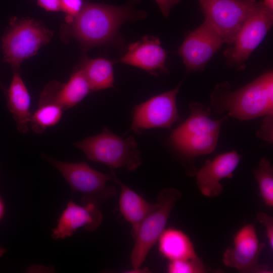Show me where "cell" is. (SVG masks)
<instances>
[{
    "instance_id": "obj_1",
    "label": "cell",
    "mask_w": 273,
    "mask_h": 273,
    "mask_svg": "<svg viewBox=\"0 0 273 273\" xmlns=\"http://www.w3.org/2000/svg\"><path fill=\"white\" fill-rule=\"evenodd\" d=\"M216 113L240 120L273 114V72H266L244 86L231 90L228 82L217 85L210 96Z\"/></svg>"
},
{
    "instance_id": "obj_2",
    "label": "cell",
    "mask_w": 273,
    "mask_h": 273,
    "mask_svg": "<svg viewBox=\"0 0 273 273\" xmlns=\"http://www.w3.org/2000/svg\"><path fill=\"white\" fill-rule=\"evenodd\" d=\"M133 1L122 6L89 3L70 24L69 34L86 48L108 42L124 22L133 18Z\"/></svg>"
},
{
    "instance_id": "obj_3",
    "label": "cell",
    "mask_w": 273,
    "mask_h": 273,
    "mask_svg": "<svg viewBox=\"0 0 273 273\" xmlns=\"http://www.w3.org/2000/svg\"><path fill=\"white\" fill-rule=\"evenodd\" d=\"M73 145L81 150L91 161L104 164L111 169H136L142 164L137 143L132 136L122 139L104 127L102 132Z\"/></svg>"
},
{
    "instance_id": "obj_4",
    "label": "cell",
    "mask_w": 273,
    "mask_h": 273,
    "mask_svg": "<svg viewBox=\"0 0 273 273\" xmlns=\"http://www.w3.org/2000/svg\"><path fill=\"white\" fill-rule=\"evenodd\" d=\"M181 197L173 188H166L159 194L155 206L141 223L134 237V244L130 254L132 272L145 270L141 267L153 246L165 229L174 205Z\"/></svg>"
},
{
    "instance_id": "obj_5",
    "label": "cell",
    "mask_w": 273,
    "mask_h": 273,
    "mask_svg": "<svg viewBox=\"0 0 273 273\" xmlns=\"http://www.w3.org/2000/svg\"><path fill=\"white\" fill-rule=\"evenodd\" d=\"M53 32L32 19H12L2 38L4 61L14 70L50 42Z\"/></svg>"
},
{
    "instance_id": "obj_6",
    "label": "cell",
    "mask_w": 273,
    "mask_h": 273,
    "mask_svg": "<svg viewBox=\"0 0 273 273\" xmlns=\"http://www.w3.org/2000/svg\"><path fill=\"white\" fill-rule=\"evenodd\" d=\"M47 161L62 175L74 192L83 194L82 204L94 203L99 205L114 197L115 189L107 186L112 175L99 172L85 162H66L42 155Z\"/></svg>"
},
{
    "instance_id": "obj_7",
    "label": "cell",
    "mask_w": 273,
    "mask_h": 273,
    "mask_svg": "<svg viewBox=\"0 0 273 273\" xmlns=\"http://www.w3.org/2000/svg\"><path fill=\"white\" fill-rule=\"evenodd\" d=\"M273 24V10L262 1L256 5L244 21L232 45L223 55L227 65L237 70H243L252 52L264 39Z\"/></svg>"
},
{
    "instance_id": "obj_8",
    "label": "cell",
    "mask_w": 273,
    "mask_h": 273,
    "mask_svg": "<svg viewBox=\"0 0 273 273\" xmlns=\"http://www.w3.org/2000/svg\"><path fill=\"white\" fill-rule=\"evenodd\" d=\"M205 21L223 42L232 46L244 21L255 8L256 0H198Z\"/></svg>"
},
{
    "instance_id": "obj_9",
    "label": "cell",
    "mask_w": 273,
    "mask_h": 273,
    "mask_svg": "<svg viewBox=\"0 0 273 273\" xmlns=\"http://www.w3.org/2000/svg\"><path fill=\"white\" fill-rule=\"evenodd\" d=\"M180 84L135 106L132 113L131 129L141 133L151 128L170 127L179 119L176 98Z\"/></svg>"
},
{
    "instance_id": "obj_10",
    "label": "cell",
    "mask_w": 273,
    "mask_h": 273,
    "mask_svg": "<svg viewBox=\"0 0 273 273\" xmlns=\"http://www.w3.org/2000/svg\"><path fill=\"white\" fill-rule=\"evenodd\" d=\"M223 43L217 32L204 21L187 34L178 50L187 71H203Z\"/></svg>"
},
{
    "instance_id": "obj_11",
    "label": "cell",
    "mask_w": 273,
    "mask_h": 273,
    "mask_svg": "<svg viewBox=\"0 0 273 273\" xmlns=\"http://www.w3.org/2000/svg\"><path fill=\"white\" fill-rule=\"evenodd\" d=\"M264 245L259 242L254 226L246 224L237 232L233 246L223 253V263L226 266L243 272H266L267 267L258 262Z\"/></svg>"
},
{
    "instance_id": "obj_12",
    "label": "cell",
    "mask_w": 273,
    "mask_h": 273,
    "mask_svg": "<svg viewBox=\"0 0 273 273\" xmlns=\"http://www.w3.org/2000/svg\"><path fill=\"white\" fill-rule=\"evenodd\" d=\"M241 156L235 150L222 153L212 160H207L196 174V183L201 194L213 198L223 191L220 181L231 178L237 167Z\"/></svg>"
},
{
    "instance_id": "obj_13",
    "label": "cell",
    "mask_w": 273,
    "mask_h": 273,
    "mask_svg": "<svg viewBox=\"0 0 273 273\" xmlns=\"http://www.w3.org/2000/svg\"><path fill=\"white\" fill-rule=\"evenodd\" d=\"M102 220L99 205L89 202L80 205L70 201L53 229L52 238L54 240L64 239L73 235L80 228H84L88 231H95Z\"/></svg>"
},
{
    "instance_id": "obj_14",
    "label": "cell",
    "mask_w": 273,
    "mask_h": 273,
    "mask_svg": "<svg viewBox=\"0 0 273 273\" xmlns=\"http://www.w3.org/2000/svg\"><path fill=\"white\" fill-rule=\"evenodd\" d=\"M166 52L159 38L145 36L141 41L129 44L128 50L120 59L122 63L135 66L157 75L168 73L165 65Z\"/></svg>"
},
{
    "instance_id": "obj_15",
    "label": "cell",
    "mask_w": 273,
    "mask_h": 273,
    "mask_svg": "<svg viewBox=\"0 0 273 273\" xmlns=\"http://www.w3.org/2000/svg\"><path fill=\"white\" fill-rule=\"evenodd\" d=\"M90 92L88 82L80 68L73 72L66 83L53 81L48 83L39 100L56 103L65 111L76 106Z\"/></svg>"
},
{
    "instance_id": "obj_16",
    "label": "cell",
    "mask_w": 273,
    "mask_h": 273,
    "mask_svg": "<svg viewBox=\"0 0 273 273\" xmlns=\"http://www.w3.org/2000/svg\"><path fill=\"white\" fill-rule=\"evenodd\" d=\"M8 108L19 131L26 133L29 130L31 112L30 94L18 70H14L12 79L5 94Z\"/></svg>"
},
{
    "instance_id": "obj_17",
    "label": "cell",
    "mask_w": 273,
    "mask_h": 273,
    "mask_svg": "<svg viewBox=\"0 0 273 273\" xmlns=\"http://www.w3.org/2000/svg\"><path fill=\"white\" fill-rule=\"evenodd\" d=\"M112 180L120 188L119 199L120 211L124 219L131 225V234L135 237L139 226L155 206V203L147 201L141 196L123 184L111 169Z\"/></svg>"
},
{
    "instance_id": "obj_18",
    "label": "cell",
    "mask_w": 273,
    "mask_h": 273,
    "mask_svg": "<svg viewBox=\"0 0 273 273\" xmlns=\"http://www.w3.org/2000/svg\"><path fill=\"white\" fill-rule=\"evenodd\" d=\"M189 117L173 131L171 140L188 135L219 134L222 122L228 117L226 116L219 120L212 119L209 109L199 103H191Z\"/></svg>"
},
{
    "instance_id": "obj_19",
    "label": "cell",
    "mask_w": 273,
    "mask_h": 273,
    "mask_svg": "<svg viewBox=\"0 0 273 273\" xmlns=\"http://www.w3.org/2000/svg\"><path fill=\"white\" fill-rule=\"evenodd\" d=\"M158 241L160 253L170 261L198 256L190 238L181 230L173 228L165 229Z\"/></svg>"
},
{
    "instance_id": "obj_20",
    "label": "cell",
    "mask_w": 273,
    "mask_h": 273,
    "mask_svg": "<svg viewBox=\"0 0 273 273\" xmlns=\"http://www.w3.org/2000/svg\"><path fill=\"white\" fill-rule=\"evenodd\" d=\"M80 69L88 81L92 91L113 86V68L112 62L109 60L101 58H86Z\"/></svg>"
},
{
    "instance_id": "obj_21",
    "label": "cell",
    "mask_w": 273,
    "mask_h": 273,
    "mask_svg": "<svg viewBox=\"0 0 273 273\" xmlns=\"http://www.w3.org/2000/svg\"><path fill=\"white\" fill-rule=\"evenodd\" d=\"M219 134H192L171 140L183 153L198 156L211 153L217 145Z\"/></svg>"
},
{
    "instance_id": "obj_22",
    "label": "cell",
    "mask_w": 273,
    "mask_h": 273,
    "mask_svg": "<svg viewBox=\"0 0 273 273\" xmlns=\"http://www.w3.org/2000/svg\"><path fill=\"white\" fill-rule=\"evenodd\" d=\"M63 111L56 103L39 100L37 109L31 115L30 126L34 132L42 133L47 128L59 122Z\"/></svg>"
},
{
    "instance_id": "obj_23",
    "label": "cell",
    "mask_w": 273,
    "mask_h": 273,
    "mask_svg": "<svg viewBox=\"0 0 273 273\" xmlns=\"http://www.w3.org/2000/svg\"><path fill=\"white\" fill-rule=\"evenodd\" d=\"M259 194L264 203L269 207L273 206V169L270 162L266 158L260 160L254 170Z\"/></svg>"
},
{
    "instance_id": "obj_24",
    "label": "cell",
    "mask_w": 273,
    "mask_h": 273,
    "mask_svg": "<svg viewBox=\"0 0 273 273\" xmlns=\"http://www.w3.org/2000/svg\"><path fill=\"white\" fill-rule=\"evenodd\" d=\"M169 273H203L207 268L198 257L170 261L167 269Z\"/></svg>"
},
{
    "instance_id": "obj_25",
    "label": "cell",
    "mask_w": 273,
    "mask_h": 273,
    "mask_svg": "<svg viewBox=\"0 0 273 273\" xmlns=\"http://www.w3.org/2000/svg\"><path fill=\"white\" fill-rule=\"evenodd\" d=\"M84 3L83 0H60L61 11L66 15L65 20L71 24L82 11Z\"/></svg>"
},
{
    "instance_id": "obj_26",
    "label": "cell",
    "mask_w": 273,
    "mask_h": 273,
    "mask_svg": "<svg viewBox=\"0 0 273 273\" xmlns=\"http://www.w3.org/2000/svg\"><path fill=\"white\" fill-rule=\"evenodd\" d=\"M258 221L264 226L265 234L268 244L273 248V218L270 215L263 212H259L257 215Z\"/></svg>"
},
{
    "instance_id": "obj_27",
    "label": "cell",
    "mask_w": 273,
    "mask_h": 273,
    "mask_svg": "<svg viewBox=\"0 0 273 273\" xmlns=\"http://www.w3.org/2000/svg\"><path fill=\"white\" fill-rule=\"evenodd\" d=\"M272 115L265 116L256 136L269 143L272 142Z\"/></svg>"
},
{
    "instance_id": "obj_28",
    "label": "cell",
    "mask_w": 273,
    "mask_h": 273,
    "mask_svg": "<svg viewBox=\"0 0 273 273\" xmlns=\"http://www.w3.org/2000/svg\"><path fill=\"white\" fill-rule=\"evenodd\" d=\"M163 16L168 18L171 8L179 3L180 0H155Z\"/></svg>"
},
{
    "instance_id": "obj_29",
    "label": "cell",
    "mask_w": 273,
    "mask_h": 273,
    "mask_svg": "<svg viewBox=\"0 0 273 273\" xmlns=\"http://www.w3.org/2000/svg\"><path fill=\"white\" fill-rule=\"evenodd\" d=\"M37 4L46 10L51 12L61 11L60 0H36Z\"/></svg>"
},
{
    "instance_id": "obj_30",
    "label": "cell",
    "mask_w": 273,
    "mask_h": 273,
    "mask_svg": "<svg viewBox=\"0 0 273 273\" xmlns=\"http://www.w3.org/2000/svg\"><path fill=\"white\" fill-rule=\"evenodd\" d=\"M5 211V208L4 202L3 201L1 197H0V221L4 215Z\"/></svg>"
},
{
    "instance_id": "obj_31",
    "label": "cell",
    "mask_w": 273,
    "mask_h": 273,
    "mask_svg": "<svg viewBox=\"0 0 273 273\" xmlns=\"http://www.w3.org/2000/svg\"><path fill=\"white\" fill-rule=\"evenodd\" d=\"M262 2L267 7L273 10V0H263Z\"/></svg>"
},
{
    "instance_id": "obj_32",
    "label": "cell",
    "mask_w": 273,
    "mask_h": 273,
    "mask_svg": "<svg viewBox=\"0 0 273 273\" xmlns=\"http://www.w3.org/2000/svg\"><path fill=\"white\" fill-rule=\"evenodd\" d=\"M6 252V250L3 247H0V257L3 256V255Z\"/></svg>"
},
{
    "instance_id": "obj_33",
    "label": "cell",
    "mask_w": 273,
    "mask_h": 273,
    "mask_svg": "<svg viewBox=\"0 0 273 273\" xmlns=\"http://www.w3.org/2000/svg\"><path fill=\"white\" fill-rule=\"evenodd\" d=\"M0 87L2 88V89L3 90V92L5 94H6L7 89L5 88V86H4V85L3 84V83H2L1 80H0Z\"/></svg>"
}]
</instances>
